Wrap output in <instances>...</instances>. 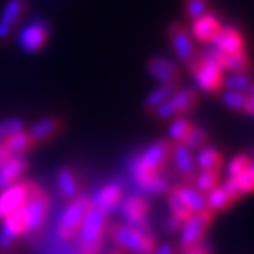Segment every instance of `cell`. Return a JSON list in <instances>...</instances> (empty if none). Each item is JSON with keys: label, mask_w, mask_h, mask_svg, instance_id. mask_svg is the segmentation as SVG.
<instances>
[{"label": "cell", "mask_w": 254, "mask_h": 254, "mask_svg": "<svg viewBox=\"0 0 254 254\" xmlns=\"http://www.w3.org/2000/svg\"><path fill=\"white\" fill-rule=\"evenodd\" d=\"M91 205V198H87V196H77V198L68 201V205L61 213L59 224H57V234L61 239H64V241H73L75 239Z\"/></svg>", "instance_id": "3"}, {"label": "cell", "mask_w": 254, "mask_h": 254, "mask_svg": "<svg viewBox=\"0 0 254 254\" xmlns=\"http://www.w3.org/2000/svg\"><path fill=\"white\" fill-rule=\"evenodd\" d=\"M222 189L226 190V194L230 196V200L236 203L239 198H241V192H239V189H237V185H236V181L232 179V177H228L226 181H224V185H222Z\"/></svg>", "instance_id": "41"}, {"label": "cell", "mask_w": 254, "mask_h": 254, "mask_svg": "<svg viewBox=\"0 0 254 254\" xmlns=\"http://www.w3.org/2000/svg\"><path fill=\"white\" fill-rule=\"evenodd\" d=\"M213 220V213L211 211H201V213H192L190 217L187 218L181 224V239H179V251H185L189 247L200 243L205 232H207L209 224Z\"/></svg>", "instance_id": "9"}, {"label": "cell", "mask_w": 254, "mask_h": 254, "mask_svg": "<svg viewBox=\"0 0 254 254\" xmlns=\"http://www.w3.org/2000/svg\"><path fill=\"white\" fill-rule=\"evenodd\" d=\"M34 185L36 183L32 181H17L15 185H11L0 192V220L25 205Z\"/></svg>", "instance_id": "12"}, {"label": "cell", "mask_w": 254, "mask_h": 254, "mask_svg": "<svg viewBox=\"0 0 254 254\" xmlns=\"http://www.w3.org/2000/svg\"><path fill=\"white\" fill-rule=\"evenodd\" d=\"M205 205L211 213H217V211H226L234 205V201L230 200V196L226 194V190L222 189V185L215 187L211 192L205 194Z\"/></svg>", "instance_id": "26"}, {"label": "cell", "mask_w": 254, "mask_h": 254, "mask_svg": "<svg viewBox=\"0 0 254 254\" xmlns=\"http://www.w3.org/2000/svg\"><path fill=\"white\" fill-rule=\"evenodd\" d=\"M243 113H245L247 117H253L254 113V98L253 94H249L245 98V104H243Z\"/></svg>", "instance_id": "44"}, {"label": "cell", "mask_w": 254, "mask_h": 254, "mask_svg": "<svg viewBox=\"0 0 254 254\" xmlns=\"http://www.w3.org/2000/svg\"><path fill=\"white\" fill-rule=\"evenodd\" d=\"M175 89H177V85H160V87H156L154 91H151L145 96V102H143L145 111L153 113L160 104H164V102L172 96L173 92H175Z\"/></svg>", "instance_id": "27"}, {"label": "cell", "mask_w": 254, "mask_h": 254, "mask_svg": "<svg viewBox=\"0 0 254 254\" xmlns=\"http://www.w3.org/2000/svg\"><path fill=\"white\" fill-rule=\"evenodd\" d=\"M181 224L183 222L179 220V218H175L173 215H170L168 220H166V230H168L170 234H175V232H179V230H181Z\"/></svg>", "instance_id": "43"}, {"label": "cell", "mask_w": 254, "mask_h": 254, "mask_svg": "<svg viewBox=\"0 0 254 254\" xmlns=\"http://www.w3.org/2000/svg\"><path fill=\"white\" fill-rule=\"evenodd\" d=\"M211 46L218 49L222 55H236L245 51V38L237 30L236 27H222L218 28V32L215 34Z\"/></svg>", "instance_id": "15"}, {"label": "cell", "mask_w": 254, "mask_h": 254, "mask_svg": "<svg viewBox=\"0 0 254 254\" xmlns=\"http://www.w3.org/2000/svg\"><path fill=\"white\" fill-rule=\"evenodd\" d=\"M106 222H108V215L91 205L77 236H75L77 254H102L104 234H106V226H108Z\"/></svg>", "instance_id": "1"}, {"label": "cell", "mask_w": 254, "mask_h": 254, "mask_svg": "<svg viewBox=\"0 0 254 254\" xmlns=\"http://www.w3.org/2000/svg\"><path fill=\"white\" fill-rule=\"evenodd\" d=\"M249 94H241V92H234V91H226L222 94V104L226 108L234 109V111H243V104H245V98Z\"/></svg>", "instance_id": "39"}, {"label": "cell", "mask_w": 254, "mask_h": 254, "mask_svg": "<svg viewBox=\"0 0 254 254\" xmlns=\"http://www.w3.org/2000/svg\"><path fill=\"white\" fill-rule=\"evenodd\" d=\"M119 211L123 217V224H128L137 230H151L149 222H147V215H149V201L145 196L141 194H130L128 198L121 200L119 203Z\"/></svg>", "instance_id": "8"}, {"label": "cell", "mask_w": 254, "mask_h": 254, "mask_svg": "<svg viewBox=\"0 0 254 254\" xmlns=\"http://www.w3.org/2000/svg\"><path fill=\"white\" fill-rule=\"evenodd\" d=\"M168 38H170L173 51L177 53L179 61L189 64L196 59L194 38L190 36V32L183 27L181 23H170V27H168Z\"/></svg>", "instance_id": "13"}, {"label": "cell", "mask_w": 254, "mask_h": 254, "mask_svg": "<svg viewBox=\"0 0 254 254\" xmlns=\"http://www.w3.org/2000/svg\"><path fill=\"white\" fill-rule=\"evenodd\" d=\"M49 207H51V201H49V196L44 189H40L38 185H34V189L30 192V196L25 201V215H27V222H28V234L27 236H34L38 234L44 224H46L47 213H49Z\"/></svg>", "instance_id": "5"}, {"label": "cell", "mask_w": 254, "mask_h": 254, "mask_svg": "<svg viewBox=\"0 0 254 254\" xmlns=\"http://www.w3.org/2000/svg\"><path fill=\"white\" fill-rule=\"evenodd\" d=\"M253 166V160L249 154H237L228 162V177H237L239 173H243Z\"/></svg>", "instance_id": "36"}, {"label": "cell", "mask_w": 254, "mask_h": 254, "mask_svg": "<svg viewBox=\"0 0 254 254\" xmlns=\"http://www.w3.org/2000/svg\"><path fill=\"white\" fill-rule=\"evenodd\" d=\"M251 70V61L247 53H236V55H228L224 59V72L232 73H249Z\"/></svg>", "instance_id": "31"}, {"label": "cell", "mask_w": 254, "mask_h": 254, "mask_svg": "<svg viewBox=\"0 0 254 254\" xmlns=\"http://www.w3.org/2000/svg\"><path fill=\"white\" fill-rule=\"evenodd\" d=\"M200 59L203 63H207V64H211V66L218 68L220 72H224V59H226V55H222L218 49H215V47H209L207 51H203Z\"/></svg>", "instance_id": "40"}, {"label": "cell", "mask_w": 254, "mask_h": 254, "mask_svg": "<svg viewBox=\"0 0 254 254\" xmlns=\"http://www.w3.org/2000/svg\"><path fill=\"white\" fill-rule=\"evenodd\" d=\"M25 130V121L19 117H9L0 121V141H6L8 137Z\"/></svg>", "instance_id": "35"}, {"label": "cell", "mask_w": 254, "mask_h": 254, "mask_svg": "<svg viewBox=\"0 0 254 254\" xmlns=\"http://www.w3.org/2000/svg\"><path fill=\"white\" fill-rule=\"evenodd\" d=\"M151 254H175V249L170 243H164L160 247H154V251Z\"/></svg>", "instance_id": "45"}, {"label": "cell", "mask_w": 254, "mask_h": 254, "mask_svg": "<svg viewBox=\"0 0 254 254\" xmlns=\"http://www.w3.org/2000/svg\"><path fill=\"white\" fill-rule=\"evenodd\" d=\"M232 179L236 181L237 189L241 192V196H243V194H251V190H253V187H254V168L251 166L249 170H245L243 173H239L237 177H232Z\"/></svg>", "instance_id": "38"}, {"label": "cell", "mask_w": 254, "mask_h": 254, "mask_svg": "<svg viewBox=\"0 0 254 254\" xmlns=\"http://www.w3.org/2000/svg\"><path fill=\"white\" fill-rule=\"evenodd\" d=\"M175 162V168L177 172L181 173L183 177L189 181V179H194L196 175V162H194V151H190L187 145L183 143H173L172 145V158Z\"/></svg>", "instance_id": "23"}, {"label": "cell", "mask_w": 254, "mask_h": 254, "mask_svg": "<svg viewBox=\"0 0 254 254\" xmlns=\"http://www.w3.org/2000/svg\"><path fill=\"white\" fill-rule=\"evenodd\" d=\"M57 187L64 200H73L81 196V179L73 168H61L57 173Z\"/></svg>", "instance_id": "22"}, {"label": "cell", "mask_w": 254, "mask_h": 254, "mask_svg": "<svg viewBox=\"0 0 254 254\" xmlns=\"http://www.w3.org/2000/svg\"><path fill=\"white\" fill-rule=\"evenodd\" d=\"M185 13L192 21L201 17L209 13V2L207 0H185Z\"/></svg>", "instance_id": "37"}, {"label": "cell", "mask_w": 254, "mask_h": 254, "mask_svg": "<svg viewBox=\"0 0 254 254\" xmlns=\"http://www.w3.org/2000/svg\"><path fill=\"white\" fill-rule=\"evenodd\" d=\"M28 162L25 156H11L8 162L0 166V192L11 185L21 181V177L27 173Z\"/></svg>", "instance_id": "19"}, {"label": "cell", "mask_w": 254, "mask_h": 254, "mask_svg": "<svg viewBox=\"0 0 254 254\" xmlns=\"http://www.w3.org/2000/svg\"><path fill=\"white\" fill-rule=\"evenodd\" d=\"M220 27H222V25H220V21H218L217 15L205 13V15H201V17L192 21L190 36L194 38V40L201 42V44H211Z\"/></svg>", "instance_id": "21"}, {"label": "cell", "mask_w": 254, "mask_h": 254, "mask_svg": "<svg viewBox=\"0 0 254 254\" xmlns=\"http://www.w3.org/2000/svg\"><path fill=\"white\" fill-rule=\"evenodd\" d=\"M222 87L241 94H253V79L249 73H230L222 79Z\"/></svg>", "instance_id": "29"}, {"label": "cell", "mask_w": 254, "mask_h": 254, "mask_svg": "<svg viewBox=\"0 0 254 254\" xmlns=\"http://www.w3.org/2000/svg\"><path fill=\"white\" fill-rule=\"evenodd\" d=\"M109 237L123 253L151 254L156 247V239L151 230H137L128 224L109 226Z\"/></svg>", "instance_id": "2"}, {"label": "cell", "mask_w": 254, "mask_h": 254, "mask_svg": "<svg viewBox=\"0 0 254 254\" xmlns=\"http://www.w3.org/2000/svg\"><path fill=\"white\" fill-rule=\"evenodd\" d=\"M194 127L190 121H187V119L183 117H177L173 119V123L170 125V137H172V141H175V143H181L183 139L187 137V134L190 132V128Z\"/></svg>", "instance_id": "34"}, {"label": "cell", "mask_w": 254, "mask_h": 254, "mask_svg": "<svg viewBox=\"0 0 254 254\" xmlns=\"http://www.w3.org/2000/svg\"><path fill=\"white\" fill-rule=\"evenodd\" d=\"M130 172H132V177L136 185L147 194H154V196H160V194H168L170 190V185L166 183L160 172H154L149 166L141 162L139 154H136L130 162Z\"/></svg>", "instance_id": "6"}, {"label": "cell", "mask_w": 254, "mask_h": 254, "mask_svg": "<svg viewBox=\"0 0 254 254\" xmlns=\"http://www.w3.org/2000/svg\"><path fill=\"white\" fill-rule=\"evenodd\" d=\"M109 254H125V253H123V251H119V249H115L113 253H109Z\"/></svg>", "instance_id": "47"}, {"label": "cell", "mask_w": 254, "mask_h": 254, "mask_svg": "<svg viewBox=\"0 0 254 254\" xmlns=\"http://www.w3.org/2000/svg\"><path fill=\"white\" fill-rule=\"evenodd\" d=\"M218 185H220V173L218 172H200L194 175V185L192 187L205 196L207 192H211Z\"/></svg>", "instance_id": "30"}, {"label": "cell", "mask_w": 254, "mask_h": 254, "mask_svg": "<svg viewBox=\"0 0 254 254\" xmlns=\"http://www.w3.org/2000/svg\"><path fill=\"white\" fill-rule=\"evenodd\" d=\"M194 162H196V168H200V172H220L224 160H222V154L218 149L211 145H203L201 149H198Z\"/></svg>", "instance_id": "24"}, {"label": "cell", "mask_w": 254, "mask_h": 254, "mask_svg": "<svg viewBox=\"0 0 254 254\" xmlns=\"http://www.w3.org/2000/svg\"><path fill=\"white\" fill-rule=\"evenodd\" d=\"M177 194L181 196V200L185 201V205L189 207L190 213H201V211H209L205 205V196L198 192L192 185H177L175 187Z\"/></svg>", "instance_id": "25"}, {"label": "cell", "mask_w": 254, "mask_h": 254, "mask_svg": "<svg viewBox=\"0 0 254 254\" xmlns=\"http://www.w3.org/2000/svg\"><path fill=\"white\" fill-rule=\"evenodd\" d=\"M25 8H27L25 0H9L4 6L2 15H0V42H4L11 34L13 27L17 25L21 15L25 13Z\"/></svg>", "instance_id": "20"}, {"label": "cell", "mask_w": 254, "mask_h": 254, "mask_svg": "<svg viewBox=\"0 0 254 254\" xmlns=\"http://www.w3.org/2000/svg\"><path fill=\"white\" fill-rule=\"evenodd\" d=\"M4 145L8 147V151L13 154V156H23L27 151H30V149L34 147V143H32L27 128H25V130H21V132L13 134L11 137H8V139L4 141Z\"/></svg>", "instance_id": "28"}, {"label": "cell", "mask_w": 254, "mask_h": 254, "mask_svg": "<svg viewBox=\"0 0 254 254\" xmlns=\"http://www.w3.org/2000/svg\"><path fill=\"white\" fill-rule=\"evenodd\" d=\"M0 249L8 251L15 245V241L25 237L28 234V222L25 209L21 207L13 213H9L8 217H4L0 220Z\"/></svg>", "instance_id": "10"}, {"label": "cell", "mask_w": 254, "mask_h": 254, "mask_svg": "<svg viewBox=\"0 0 254 254\" xmlns=\"http://www.w3.org/2000/svg\"><path fill=\"white\" fill-rule=\"evenodd\" d=\"M187 68H189L192 79L196 81L200 91L209 92V94H217L222 89V79H224L222 72L215 66L203 63L200 57H196L192 63L187 64Z\"/></svg>", "instance_id": "7"}, {"label": "cell", "mask_w": 254, "mask_h": 254, "mask_svg": "<svg viewBox=\"0 0 254 254\" xmlns=\"http://www.w3.org/2000/svg\"><path fill=\"white\" fill-rule=\"evenodd\" d=\"M139 158L151 170L160 172L164 166L170 162V158H172V143L166 141V139H158V141H154V143L147 147L145 151L139 154Z\"/></svg>", "instance_id": "17"}, {"label": "cell", "mask_w": 254, "mask_h": 254, "mask_svg": "<svg viewBox=\"0 0 254 254\" xmlns=\"http://www.w3.org/2000/svg\"><path fill=\"white\" fill-rule=\"evenodd\" d=\"M63 130V121L59 117H44L36 121L32 127L28 128V136L32 139L34 145H42L47 143L49 139H53L59 132Z\"/></svg>", "instance_id": "18"}, {"label": "cell", "mask_w": 254, "mask_h": 254, "mask_svg": "<svg viewBox=\"0 0 254 254\" xmlns=\"http://www.w3.org/2000/svg\"><path fill=\"white\" fill-rule=\"evenodd\" d=\"M123 200V185L117 181H111L108 185H104L98 189V192L94 194V198H91L92 205L96 209H100L102 213H111L119 207V203Z\"/></svg>", "instance_id": "16"}, {"label": "cell", "mask_w": 254, "mask_h": 254, "mask_svg": "<svg viewBox=\"0 0 254 254\" xmlns=\"http://www.w3.org/2000/svg\"><path fill=\"white\" fill-rule=\"evenodd\" d=\"M207 141H209V136H207V132H205L203 128L192 127L190 132L187 134V137L183 139L181 143L189 147L190 151H198V149H201L203 145H207Z\"/></svg>", "instance_id": "33"}, {"label": "cell", "mask_w": 254, "mask_h": 254, "mask_svg": "<svg viewBox=\"0 0 254 254\" xmlns=\"http://www.w3.org/2000/svg\"><path fill=\"white\" fill-rule=\"evenodd\" d=\"M49 32H51L49 23L44 19H36L19 32V47L25 53H38L47 46Z\"/></svg>", "instance_id": "11"}, {"label": "cell", "mask_w": 254, "mask_h": 254, "mask_svg": "<svg viewBox=\"0 0 254 254\" xmlns=\"http://www.w3.org/2000/svg\"><path fill=\"white\" fill-rule=\"evenodd\" d=\"M11 156H13V154L8 151V147L4 145V141H0V166H2L4 162H8Z\"/></svg>", "instance_id": "46"}, {"label": "cell", "mask_w": 254, "mask_h": 254, "mask_svg": "<svg viewBox=\"0 0 254 254\" xmlns=\"http://www.w3.org/2000/svg\"><path fill=\"white\" fill-rule=\"evenodd\" d=\"M198 104V92L194 89H175L172 96L168 100L160 104L158 108L153 111V115L160 121H168V119H177L183 117L187 113H190L192 109Z\"/></svg>", "instance_id": "4"}, {"label": "cell", "mask_w": 254, "mask_h": 254, "mask_svg": "<svg viewBox=\"0 0 254 254\" xmlns=\"http://www.w3.org/2000/svg\"><path fill=\"white\" fill-rule=\"evenodd\" d=\"M147 72L160 85H179V81H181V72H179L177 64L170 59H164V57L149 59Z\"/></svg>", "instance_id": "14"}, {"label": "cell", "mask_w": 254, "mask_h": 254, "mask_svg": "<svg viewBox=\"0 0 254 254\" xmlns=\"http://www.w3.org/2000/svg\"><path fill=\"white\" fill-rule=\"evenodd\" d=\"M168 205H170V215H173L175 218H179L181 222H185V220L192 215L175 189H170V190H168Z\"/></svg>", "instance_id": "32"}, {"label": "cell", "mask_w": 254, "mask_h": 254, "mask_svg": "<svg viewBox=\"0 0 254 254\" xmlns=\"http://www.w3.org/2000/svg\"><path fill=\"white\" fill-rule=\"evenodd\" d=\"M181 254H211V245H209L205 239H201L200 243H196V245L181 251Z\"/></svg>", "instance_id": "42"}]
</instances>
